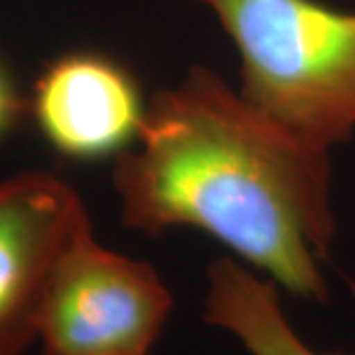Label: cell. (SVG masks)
<instances>
[{"instance_id":"6","label":"cell","mask_w":355,"mask_h":355,"mask_svg":"<svg viewBox=\"0 0 355 355\" xmlns=\"http://www.w3.org/2000/svg\"><path fill=\"white\" fill-rule=\"evenodd\" d=\"M203 320L231 334L249 355H354L310 347L280 306L279 284L231 257L207 266Z\"/></svg>"},{"instance_id":"2","label":"cell","mask_w":355,"mask_h":355,"mask_svg":"<svg viewBox=\"0 0 355 355\" xmlns=\"http://www.w3.org/2000/svg\"><path fill=\"white\" fill-rule=\"evenodd\" d=\"M241 62V95L296 139L328 150L355 132V12L320 0H193Z\"/></svg>"},{"instance_id":"7","label":"cell","mask_w":355,"mask_h":355,"mask_svg":"<svg viewBox=\"0 0 355 355\" xmlns=\"http://www.w3.org/2000/svg\"><path fill=\"white\" fill-rule=\"evenodd\" d=\"M26 111V101L16 93L14 83L0 67V137L12 130Z\"/></svg>"},{"instance_id":"1","label":"cell","mask_w":355,"mask_h":355,"mask_svg":"<svg viewBox=\"0 0 355 355\" xmlns=\"http://www.w3.org/2000/svg\"><path fill=\"white\" fill-rule=\"evenodd\" d=\"M128 229L211 235L280 288L328 300L336 237L330 153L296 139L205 65L146 101L139 137L114 156Z\"/></svg>"},{"instance_id":"8","label":"cell","mask_w":355,"mask_h":355,"mask_svg":"<svg viewBox=\"0 0 355 355\" xmlns=\"http://www.w3.org/2000/svg\"><path fill=\"white\" fill-rule=\"evenodd\" d=\"M347 286H349V292H352V296L355 298V282H354V280H347Z\"/></svg>"},{"instance_id":"3","label":"cell","mask_w":355,"mask_h":355,"mask_svg":"<svg viewBox=\"0 0 355 355\" xmlns=\"http://www.w3.org/2000/svg\"><path fill=\"white\" fill-rule=\"evenodd\" d=\"M174 298L153 265L79 231L53 272L40 318V355H148Z\"/></svg>"},{"instance_id":"5","label":"cell","mask_w":355,"mask_h":355,"mask_svg":"<svg viewBox=\"0 0 355 355\" xmlns=\"http://www.w3.org/2000/svg\"><path fill=\"white\" fill-rule=\"evenodd\" d=\"M30 109L53 150L99 160L135 144L146 103L125 67L101 53L73 51L42 71Z\"/></svg>"},{"instance_id":"4","label":"cell","mask_w":355,"mask_h":355,"mask_svg":"<svg viewBox=\"0 0 355 355\" xmlns=\"http://www.w3.org/2000/svg\"><path fill=\"white\" fill-rule=\"evenodd\" d=\"M87 225L85 203L62 178L24 172L0 180V355H24L38 342L53 272Z\"/></svg>"}]
</instances>
